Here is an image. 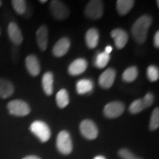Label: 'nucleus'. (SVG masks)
Wrapping results in <instances>:
<instances>
[{
    "label": "nucleus",
    "mask_w": 159,
    "mask_h": 159,
    "mask_svg": "<svg viewBox=\"0 0 159 159\" xmlns=\"http://www.w3.org/2000/svg\"><path fill=\"white\" fill-rule=\"evenodd\" d=\"M152 24V18L149 15H143L135 21L131 28V33L135 41L142 44L146 41L148 30Z\"/></svg>",
    "instance_id": "nucleus-1"
},
{
    "label": "nucleus",
    "mask_w": 159,
    "mask_h": 159,
    "mask_svg": "<svg viewBox=\"0 0 159 159\" xmlns=\"http://www.w3.org/2000/svg\"><path fill=\"white\" fill-rule=\"evenodd\" d=\"M56 146L61 153L63 155L71 153L73 149V144L71 136L68 131L62 130L59 133L57 137Z\"/></svg>",
    "instance_id": "nucleus-2"
},
{
    "label": "nucleus",
    "mask_w": 159,
    "mask_h": 159,
    "mask_svg": "<svg viewBox=\"0 0 159 159\" xmlns=\"http://www.w3.org/2000/svg\"><path fill=\"white\" fill-rule=\"evenodd\" d=\"M31 132L35 135L41 142H46L50 139L51 130L49 127L44 122L36 120L30 125Z\"/></svg>",
    "instance_id": "nucleus-3"
},
{
    "label": "nucleus",
    "mask_w": 159,
    "mask_h": 159,
    "mask_svg": "<svg viewBox=\"0 0 159 159\" xmlns=\"http://www.w3.org/2000/svg\"><path fill=\"white\" fill-rule=\"evenodd\" d=\"M7 109L11 115L16 116H25L30 113L29 105L21 99H14L7 104Z\"/></svg>",
    "instance_id": "nucleus-4"
},
{
    "label": "nucleus",
    "mask_w": 159,
    "mask_h": 159,
    "mask_svg": "<svg viewBox=\"0 0 159 159\" xmlns=\"http://www.w3.org/2000/svg\"><path fill=\"white\" fill-rule=\"evenodd\" d=\"M80 130L83 136L89 140H94L99 134L96 124L90 119H84L81 122L80 125Z\"/></svg>",
    "instance_id": "nucleus-5"
},
{
    "label": "nucleus",
    "mask_w": 159,
    "mask_h": 159,
    "mask_svg": "<svg viewBox=\"0 0 159 159\" xmlns=\"http://www.w3.org/2000/svg\"><path fill=\"white\" fill-rule=\"evenodd\" d=\"M85 14L92 19H98L103 15V2L99 0H91L85 8Z\"/></svg>",
    "instance_id": "nucleus-6"
},
{
    "label": "nucleus",
    "mask_w": 159,
    "mask_h": 159,
    "mask_svg": "<svg viewBox=\"0 0 159 159\" xmlns=\"http://www.w3.org/2000/svg\"><path fill=\"white\" fill-rule=\"evenodd\" d=\"M50 11L53 16L58 20H63L66 19L69 16V9L66 5L62 2L58 0H52L51 1Z\"/></svg>",
    "instance_id": "nucleus-7"
},
{
    "label": "nucleus",
    "mask_w": 159,
    "mask_h": 159,
    "mask_svg": "<svg viewBox=\"0 0 159 159\" xmlns=\"http://www.w3.org/2000/svg\"><path fill=\"white\" fill-rule=\"evenodd\" d=\"M125 105L122 102L114 101L109 102L105 106L103 113L108 118L114 119L120 116L125 111Z\"/></svg>",
    "instance_id": "nucleus-8"
},
{
    "label": "nucleus",
    "mask_w": 159,
    "mask_h": 159,
    "mask_svg": "<svg viewBox=\"0 0 159 159\" xmlns=\"http://www.w3.org/2000/svg\"><path fill=\"white\" fill-rule=\"evenodd\" d=\"M111 37L114 39L116 48L121 49L124 48L128 41V35L127 32L121 28L113 30L111 33Z\"/></svg>",
    "instance_id": "nucleus-9"
},
{
    "label": "nucleus",
    "mask_w": 159,
    "mask_h": 159,
    "mask_svg": "<svg viewBox=\"0 0 159 159\" xmlns=\"http://www.w3.org/2000/svg\"><path fill=\"white\" fill-rule=\"evenodd\" d=\"M116 78V71L114 69H106L99 78V84L103 89H109L114 84Z\"/></svg>",
    "instance_id": "nucleus-10"
},
{
    "label": "nucleus",
    "mask_w": 159,
    "mask_h": 159,
    "mask_svg": "<svg viewBox=\"0 0 159 159\" xmlns=\"http://www.w3.org/2000/svg\"><path fill=\"white\" fill-rule=\"evenodd\" d=\"M88 63L84 58H77L69 65L68 71L71 75L77 76L83 74L86 70Z\"/></svg>",
    "instance_id": "nucleus-11"
},
{
    "label": "nucleus",
    "mask_w": 159,
    "mask_h": 159,
    "mask_svg": "<svg viewBox=\"0 0 159 159\" xmlns=\"http://www.w3.org/2000/svg\"><path fill=\"white\" fill-rule=\"evenodd\" d=\"M25 66L28 72L32 76L35 77L41 71V66L39 59L34 55H30L25 60Z\"/></svg>",
    "instance_id": "nucleus-12"
},
{
    "label": "nucleus",
    "mask_w": 159,
    "mask_h": 159,
    "mask_svg": "<svg viewBox=\"0 0 159 159\" xmlns=\"http://www.w3.org/2000/svg\"><path fill=\"white\" fill-rule=\"evenodd\" d=\"M70 41L68 38H62L55 43L52 49V53L55 57H62L68 52L70 47Z\"/></svg>",
    "instance_id": "nucleus-13"
},
{
    "label": "nucleus",
    "mask_w": 159,
    "mask_h": 159,
    "mask_svg": "<svg viewBox=\"0 0 159 159\" xmlns=\"http://www.w3.org/2000/svg\"><path fill=\"white\" fill-rule=\"evenodd\" d=\"M49 33L47 26L43 25L36 32V41L40 49L45 51L48 46Z\"/></svg>",
    "instance_id": "nucleus-14"
},
{
    "label": "nucleus",
    "mask_w": 159,
    "mask_h": 159,
    "mask_svg": "<svg viewBox=\"0 0 159 159\" xmlns=\"http://www.w3.org/2000/svg\"><path fill=\"white\" fill-rule=\"evenodd\" d=\"M7 33L11 41L16 45H19L23 41V35L21 30L15 22H11L8 25Z\"/></svg>",
    "instance_id": "nucleus-15"
},
{
    "label": "nucleus",
    "mask_w": 159,
    "mask_h": 159,
    "mask_svg": "<svg viewBox=\"0 0 159 159\" xmlns=\"http://www.w3.org/2000/svg\"><path fill=\"white\" fill-rule=\"evenodd\" d=\"M53 83H54V76L50 71L46 72L42 77V87L44 93L48 96L53 93Z\"/></svg>",
    "instance_id": "nucleus-16"
},
{
    "label": "nucleus",
    "mask_w": 159,
    "mask_h": 159,
    "mask_svg": "<svg viewBox=\"0 0 159 159\" xmlns=\"http://www.w3.org/2000/svg\"><path fill=\"white\" fill-rule=\"evenodd\" d=\"M85 43L89 49L96 48L99 43V32L96 28H91L85 34Z\"/></svg>",
    "instance_id": "nucleus-17"
},
{
    "label": "nucleus",
    "mask_w": 159,
    "mask_h": 159,
    "mask_svg": "<svg viewBox=\"0 0 159 159\" xmlns=\"http://www.w3.org/2000/svg\"><path fill=\"white\" fill-rule=\"evenodd\" d=\"M14 93V86L11 81L6 79H0V97L6 99Z\"/></svg>",
    "instance_id": "nucleus-18"
},
{
    "label": "nucleus",
    "mask_w": 159,
    "mask_h": 159,
    "mask_svg": "<svg viewBox=\"0 0 159 159\" xmlns=\"http://www.w3.org/2000/svg\"><path fill=\"white\" fill-rule=\"evenodd\" d=\"M94 88V84L91 80L82 79L77 83L76 89L79 94H85L91 92Z\"/></svg>",
    "instance_id": "nucleus-19"
},
{
    "label": "nucleus",
    "mask_w": 159,
    "mask_h": 159,
    "mask_svg": "<svg viewBox=\"0 0 159 159\" xmlns=\"http://www.w3.org/2000/svg\"><path fill=\"white\" fill-rule=\"evenodd\" d=\"M134 0H118L116 2V9L119 14L125 16L134 7Z\"/></svg>",
    "instance_id": "nucleus-20"
},
{
    "label": "nucleus",
    "mask_w": 159,
    "mask_h": 159,
    "mask_svg": "<svg viewBox=\"0 0 159 159\" xmlns=\"http://www.w3.org/2000/svg\"><path fill=\"white\" fill-rule=\"evenodd\" d=\"M56 102L60 108H64L69 103L68 91L63 89L60 90L56 95Z\"/></svg>",
    "instance_id": "nucleus-21"
},
{
    "label": "nucleus",
    "mask_w": 159,
    "mask_h": 159,
    "mask_svg": "<svg viewBox=\"0 0 159 159\" xmlns=\"http://www.w3.org/2000/svg\"><path fill=\"white\" fill-rule=\"evenodd\" d=\"M139 75L138 69L136 66H130L125 70L122 74V80L125 82H134Z\"/></svg>",
    "instance_id": "nucleus-22"
},
{
    "label": "nucleus",
    "mask_w": 159,
    "mask_h": 159,
    "mask_svg": "<svg viewBox=\"0 0 159 159\" xmlns=\"http://www.w3.org/2000/svg\"><path fill=\"white\" fill-rule=\"evenodd\" d=\"M110 59V55L107 54L105 52L99 53V54L97 55L96 59H95V66L99 69L104 68V67L106 66L107 64L108 63Z\"/></svg>",
    "instance_id": "nucleus-23"
},
{
    "label": "nucleus",
    "mask_w": 159,
    "mask_h": 159,
    "mask_svg": "<svg viewBox=\"0 0 159 159\" xmlns=\"http://www.w3.org/2000/svg\"><path fill=\"white\" fill-rule=\"evenodd\" d=\"M144 109H145V108L144 103H143L142 99H136V100L131 103L130 107H129V111L132 114H139V113H140Z\"/></svg>",
    "instance_id": "nucleus-24"
},
{
    "label": "nucleus",
    "mask_w": 159,
    "mask_h": 159,
    "mask_svg": "<svg viewBox=\"0 0 159 159\" xmlns=\"http://www.w3.org/2000/svg\"><path fill=\"white\" fill-rule=\"evenodd\" d=\"M12 5L14 11L19 15L24 14L27 9V3L24 0H13L12 1Z\"/></svg>",
    "instance_id": "nucleus-25"
},
{
    "label": "nucleus",
    "mask_w": 159,
    "mask_h": 159,
    "mask_svg": "<svg viewBox=\"0 0 159 159\" xmlns=\"http://www.w3.org/2000/svg\"><path fill=\"white\" fill-rule=\"evenodd\" d=\"M159 126V110L158 108H155L151 115L150 122V130H155L158 128Z\"/></svg>",
    "instance_id": "nucleus-26"
},
{
    "label": "nucleus",
    "mask_w": 159,
    "mask_h": 159,
    "mask_svg": "<svg viewBox=\"0 0 159 159\" xmlns=\"http://www.w3.org/2000/svg\"><path fill=\"white\" fill-rule=\"evenodd\" d=\"M147 75L150 82H155L158 80L159 78V70L158 67L153 65L150 66L147 70Z\"/></svg>",
    "instance_id": "nucleus-27"
},
{
    "label": "nucleus",
    "mask_w": 159,
    "mask_h": 159,
    "mask_svg": "<svg viewBox=\"0 0 159 159\" xmlns=\"http://www.w3.org/2000/svg\"><path fill=\"white\" fill-rule=\"evenodd\" d=\"M119 156L122 159H142L140 157L135 156L130 150H129L128 149L126 148H123L119 150Z\"/></svg>",
    "instance_id": "nucleus-28"
},
{
    "label": "nucleus",
    "mask_w": 159,
    "mask_h": 159,
    "mask_svg": "<svg viewBox=\"0 0 159 159\" xmlns=\"http://www.w3.org/2000/svg\"><path fill=\"white\" fill-rule=\"evenodd\" d=\"M154 96L152 93H148V94L145 95L144 98L142 99L143 103L144 105V108H148L149 107H150L154 102Z\"/></svg>",
    "instance_id": "nucleus-29"
},
{
    "label": "nucleus",
    "mask_w": 159,
    "mask_h": 159,
    "mask_svg": "<svg viewBox=\"0 0 159 159\" xmlns=\"http://www.w3.org/2000/svg\"><path fill=\"white\" fill-rule=\"evenodd\" d=\"M154 46L156 48H158L159 47V32L157 31L155 34L154 36Z\"/></svg>",
    "instance_id": "nucleus-30"
},
{
    "label": "nucleus",
    "mask_w": 159,
    "mask_h": 159,
    "mask_svg": "<svg viewBox=\"0 0 159 159\" xmlns=\"http://www.w3.org/2000/svg\"><path fill=\"white\" fill-rule=\"evenodd\" d=\"M112 47H111V46H108V47H105V52L107 53V54L110 55V53L111 52V51H112Z\"/></svg>",
    "instance_id": "nucleus-31"
},
{
    "label": "nucleus",
    "mask_w": 159,
    "mask_h": 159,
    "mask_svg": "<svg viewBox=\"0 0 159 159\" xmlns=\"http://www.w3.org/2000/svg\"><path fill=\"white\" fill-rule=\"evenodd\" d=\"M23 159H41V158L36 156H28L25 157Z\"/></svg>",
    "instance_id": "nucleus-32"
},
{
    "label": "nucleus",
    "mask_w": 159,
    "mask_h": 159,
    "mask_svg": "<svg viewBox=\"0 0 159 159\" xmlns=\"http://www.w3.org/2000/svg\"><path fill=\"white\" fill-rule=\"evenodd\" d=\"M94 159H106V158H105V157L102 156H97L96 157H94Z\"/></svg>",
    "instance_id": "nucleus-33"
},
{
    "label": "nucleus",
    "mask_w": 159,
    "mask_h": 159,
    "mask_svg": "<svg viewBox=\"0 0 159 159\" xmlns=\"http://www.w3.org/2000/svg\"><path fill=\"white\" fill-rule=\"evenodd\" d=\"M39 2H41V3L43 4V3L47 2V0H41V1H39Z\"/></svg>",
    "instance_id": "nucleus-34"
},
{
    "label": "nucleus",
    "mask_w": 159,
    "mask_h": 159,
    "mask_svg": "<svg viewBox=\"0 0 159 159\" xmlns=\"http://www.w3.org/2000/svg\"><path fill=\"white\" fill-rule=\"evenodd\" d=\"M156 3H157V5H158H158H159V4H158V3H159V2H158V1H157V2H156Z\"/></svg>",
    "instance_id": "nucleus-35"
},
{
    "label": "nucleus",
    "mask_w": 159,
    "mask_h": 159,
    "mask_svg": "<svg viewBox=\"0 0 159 159\" xmlns=\"http://www.w3.org/2000/svg\"><path fill=\"white\" fill-rule=\"evenodd\" d=\"M2 2L0 1V7H1V6H2Z\"/></svg>",
    "instance_id": "nucleus-36"
},
{
    "label": "nucleus",
    "mask_w": 159,
    "mask_h": 159,
    "mask_svg": "<svg viewBox=\"0 0 159 159\" xmlns=\"http://www.w3.org/2000/svg\"><path fill=\"white\" fill-rule=\"evenodd\" d=\"M0 34H1V30H0Z\"/></svg>",
    "instance_id": "nucleus-37"
}]
</instances>
